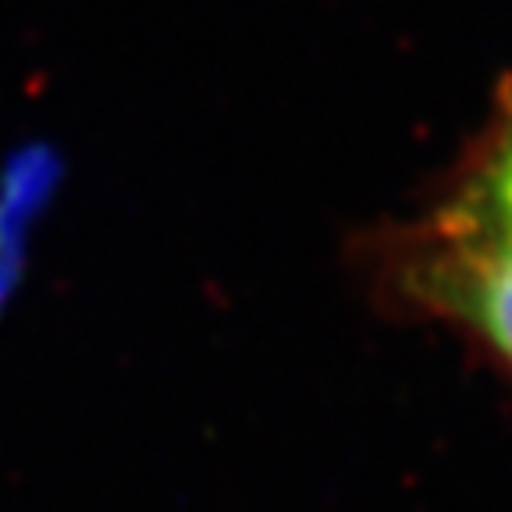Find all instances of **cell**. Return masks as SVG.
<instances>
[{
	"label": "cell",
	"instance_id": "obj_1",
	"mask_svg": "<svg viewBox=\"0 0 512 512\" xmlns=\"http://www.w3.org/2000/svg\"><path fill=\"white\" fill-rule=\"evenodd\" d=\"M395 292L512 374V228L438 207L388 253Z\"/></svg>",
	"mask_w": 512,
	"mask_h": 512
},
{
	"label": "cell",
	"instance_id": "obj_2",
	"mask_svg": "<svg viewBox=\"0 0 512 512\" xmlns=\"http://www.w3.org/2000/svg\"><path fill=\"white\" fill-rule=\"evenodd\" d=\"M441 207L512 228V89L484 125V136L470 150L463 175Z\"/></svg>",
	"mask_w": 512,
	"mask_h": 512
}]
</instances>
